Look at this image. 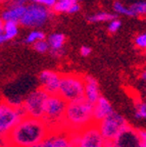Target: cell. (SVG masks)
<instances>
[{
    "label": "cell",
    "instance_id": "obj_1",
    "mask_svg": "<svg viewBox=\"0 0 146 147\" xmlns=\"http://www.w3.org/2000/svg\"><path fill=\"white\" fill-rule=\"evenodd\" d=\"M50 129L41 117L25 115L8 134L5 140L9 146L33 147L50 134Z\"/></svg>",
    "mask_w": 146,
    "mask_h": 147
},
{
    "label": "cell",
    "instance_id": "obj_2",
    "mask_svg": "<svg viewBox=\"0 0 146 147\" xmlns=\"http://www.w3.org/2000/svg\"><path fill=\"white\" fill-rule=\"evenodd\" d=\"M94 123L93 103L84 97L66 102L64 129L69 132H76Z\"/></svg>",
    "mask_w": 146,
    "mask_h": 147
},
{
    "label": "cell",
    "instance_id": "obj_3",
    "mask_svg": "<svg viewBox=\"0 0 146 147\" xmlns=\"http://www.w3.org/2000/svg\"><path fill=\"white\" fill-rule=\"evenodd\" d=\"M66 101L59 94H49L46 100L41 119L47 124L50 131L64 129Z\"/></svg>",
    "mask_w": 146,
    "mask_h": 147
},
{
    "label": "cell",
    "instance_id": "obj_4",
    "mask_svg": "<svg viewBox=\"0 0 146 147\" xmlns=\"http://www.w3.org/2000/svg\"><path fill=\"white\" fill-rule=\"evenodd\" d=\"M23 117H25V113L21 105H14L8 101H1L0 102V138L5 139Z\"/></svg>",
    "mask_w": 146,
    "mask_h": 147
},
{
    "label": "cell",
    "instance_id": "obj_5",
    "mask_svg": "<svg viewBox=\"0 0 146 147\" xmlns=\"http://www.w3.org/2000/svg\"><path fill=\"white\" fill-rule=\"evenodd\" d=\"M95 124L106 141H114L122 132L130 126L128 121L116 111Z\"/></svg>",
    "mask_w": 146,
    "mask_h": 147
},
{
    "label": "cell",
    "instance_id": "obj_6",
    "mask_svg": "<svg viewBox=\"0 0 146 147\" xmlns=\"http://www.w3.org/2000/svg\"><path fill=\"white\" fill-rule=\"evenodd\" d=\"M68 101L84 97V77L77 74L62 75L58 93Z\"/></svg>",
    "mask_w": 146,
    "mask_h": 147
},
{
    "label": "cell",
    "instance_id": "obj_7",
    "mask_svg": "<svg viewBox=\"0 0 146 147\" xmlns=\"http://www.w3.org/2000/svg\"><path fill=\"white\" fill-rule=\"evenodd\" d=\"M71 139L75 147H104L106 143L95 123L80 131L71 132Z\"/></svg>",
    "mask_w": 146,
    "mask_h": 147
},
{
    "label": "cell",
    "instance_id": "obj_8",
    "mask_svg": "<svg viewBox=\"0 0 146 147\" xmlns=\"http://www.w3.org/2000/svg\"><path fill=\"white\" fill-rule=\"evenodd\" d=\"M51 18L50 8H47L36 3L26 5L25 12L18 24L23 27L30 29H39L43 27Z\"/></svg>",
    "mask_w": 146,
    "mask_h": 147
},
{
    "label": "cell",
    "instance_id": "obj_9",
    "mask_svg": "<svg viewBox=\"0 0 146 147\" xmlns=\"http://www.w3.org/2000/svg\"><path fill=\"white\" fill-rule=\"evenodd\" d=\"M48 95L49 94L44 91L42 88H38L34 91H31L25 97L21 105L25 113V115L33 117H42Z\"/></svg>",
    "mask_w": 146,
    "mask_h": 147
},
{
    "label": "cell",
    "instance_id": "obj_10",
    "mask_svg": "<svg viewBox=\"0 0 146 147\" xmlns=\"http://www.w3.org/2000/svg\"><path fill=\"white\" fill-rule=\"evenodd\" d=\"M62 75L52 69H44L39 74L38 80L40 87L48 94H56L59 89Z\"/></svg>",
    "mask_w": 146,
    "mask_h": 147
},
{
    "label": "cell",
    "instance_id": "obj_11",
    "mask_svg": "<svg viewBox=\"0 0 146 147\" xmlns=\"http://www.w3.org/2000/svg\"><path fill=\"white\" fill-rule=\"evenodd\" d=\"M114 147H142L138 130L129 126L112 141Z\"/></svg>",
    "mask_w": 146,
    "mask_h": 147
},
{
    "label": "cell",
    "instance_id": "obj_12",
    "mask_svg": "<svg viewBox=\"0 0 146 147\" xmlns=\"http://www.w3.org/2000/svg\"><path fill=\"white\" fill-rule=\"evenodd\" d=\"M112 113H114L112 105L105 97L100 96L93 103V117L95 123L103 119Z\"/></svg>",
    "mask_w": 146,
    "mask_h": 147
},
{
    "label": "cell",
    "instance_id": "obj_13",
    "mask_svg": "<svg viewBox=\"0 0 146 147\" xmlns=\"http://www.w3.org/2000/svg\"><path fill=\"white\" fill-rule=\"evenodd\" d=\"M99 83L92 76H84V98L94 103L100 97Z\"/></svg>",
    "mask_w": 146,
    "mask_h": 147
},
{
    "label": "cell",
    "instance_id": "obj_14",
    "mask_svg": "<svg viewBox=\"0 0 146 147\" xmlns=\"http://www.w3.org/2000/svg\"><path fill=\"white\" fill-rule=\"evenodd\" d=\"M81 6L78 0H56L52 10L55 13L74 14L80 11Z\"/></svg>",
    "mask_w": 146,
    "mask_h": 147
},
{
    "label": "cell",
    "instance_id": "obj_15",
    "mask_svg": "<svg viewBox=\"0 0 146 147\" xmlns=\"http://www.w3.org/2000/svg\"><path fill=\"white\" fill-rule=\"evenodd\" d=\"M26 5L18 4H7L2 10L0 16L4 22H16L18 23L25 12Z\"/></svg>",
    "mask_w": 146,
    "mask_h": 147
},
{
    "label": "cell",
    "instance_id": "obj_16",
    "mask_svg": "<svg viewBox=\"0 0 146 147\" xmlns=\"http://www.w3.org/2000/svg\"><path fill=\"white\" fill-rule=\"evenodd\" d=\"M46 41L49 44L50 50H59L64 48V42H66V36L62 33H52L47 37Z\"/></svg>",
    "mask_w": 146,
    "mask_h": 147
},
{
    "label": "cell",
    "instance_id": "obj_17",
    "mask_svg": "<svg viewBox=\"0 0 146 147\" xmlns=\"http://www.w3.org/2000/svg\"><path fill=\"white\" fill-rule=\"evenodd\" d=\"M2 33L5 35L7 41L14 40L20 33V24L16 22H5Z\"/></svg>",
    "mask_w": 146,
    "mask_h": 147
},
{
    "label": "cell",
    "instance_id": "obj_18",
    "mask_svg": "<svg viewBox=\"0 0 146 147\" xmlns=\"http://www.w3.org/2000/svg\"><path fill=\"white\" fill-rule=\"evenodd\" d=\"M116 14L112 13V12H108V11H98V12H95V13H92L90 16H88L87 20L88 22L90 23H105V22H110L114 18H116Z\"/></svg>",
    "mask_w": 146,
    "mask_h": 147
},
{
    "label": "cell",
    "instance_id": "obj_19",
    "mask_svg": "<svg viewBox=\"0 0 146 147\" xmlns=\"http://www.w3.org/2000/svg\"><path fill=\"white\" fill-rule=\"evenodd\" d=\"M43 39H46L45 33L43 31L39 30V29H32L27 34V36L24 38V43L33 45L37 41H40V40H43Z\"/></svg>",
    "mask_w": 146,
    "mask_h": 147
},
{
    "label": "cell",
    "instance_id": "obj_20",
    "mask_svg": "<svg viewBox=\"0 0 146 147\" xmlns=\"http://www.w3.org/2000/svg\"><path fill=\"white\" fill-rule=\"evenodd\" d=\"M112 9H114V11L118 14H123V16H130V18H132V16L134 18L135 16L132 9H131L130 7L124 5L123 3L120 2V1H114V4H112Z\"/></svg>",
    "mask_w": 146,
    "mask_h": 147
},
{
    "label": "cell",
    "instance_id": "obj_21",
    "mask_svg": "<svg viewBox=\"0 0 146 147\" xmlns=\"http://www.w3.org/2000/svg\"><path fill=\"white\" fill-rule=\"evenodd\" d=\"M135 117L137 119H146V103L140 99L135 102Z\"/></svg>",
    "mask_w": 146,
    "mask_h": 147
},
{
    "label": "cell",
    "instance_id": "obj_22",
    "mask_svg": "<svg viewBox=\"0 0 146 147\" xmlns=\"http://www.w3.org/2000/svg\"><path fill=\"white\" fill-rule=\"evenodd\" d=\"M130 8L133 10L135 16H146V0H141V1L133 3L130 6Z\"/></svg>",
    "mask_w": 146,
    "mask_h": 147
},
{
    "label": "cell",
    "instance_id": "obj_23",
    "mask_svg": "<svg viewBox=\"0 0 146 147\" xmlns=\"http://www.w3.org/2000/svg\"><path fill=\"white\" fill-rule=\"evenodd\" d=\"M33 48H34V50L36 51V52L41 53V54L49 52V50H50L49 44H48V42L46 41V39L37 41L36 43L33 44Z\"/></svg>",
    "mask_w": 146,
    "mask_h": 147
},
{
    "label": "cell",
    "instance_id": "obj_24",
    "mask_svg": "<svg viewBox=\"0 0 146 147\" xmlns=\"http://www.w3.org/2000/svg\"><path fill=\"white\" fill-rule=\"evenodd\" d=\"M121 27H122V22L116 18H114V20H112V21L108 22L107 31L110 33H112V34H114V33L118 32V31L121 29Z\"/></svg>",
    "mask_w": 146,
    "mask_h": 147
},
{
    "label": "cell",
    "instance_id": "obj_25",
    "mask_svg": "<svg viewBox=\"0 0 146 147\" xmlns=\"http://www.w3.org/2000/svg\"><path fill=\"white\" fill-rule=\"evenodd\" d=\"M135 45L140 49H145L146 50V33H142L136 36L134 40Z\"/></svg>",
    "mask_w": 146,
    "mask_h": 147
},
{
    "label": "cell",
    "instance_id": "obj_26",
    "mask_svg": "<svg viewBox=\"0 0 146 147\" xmlns=\"http://www.w3.org/2000/svg\"><path fill=\"white\" fill-rule=\"evenodd\" d=\"M30 1H32L33 3H36V4L45 6L47 8H52L56 0H30Z\"/></svg>",
    "mask_w": 146,
    "mask_h": 147
},
{
    "label": "cell",
    "instance_id": "obj_27",
    "mask_svg": "<svg viewBox=\"0 0 146 147\" xmlns=\"http://www.w3.org/2000/svg\"><path fill=\"white\" fill-rule=\"evenodd\" d=\"M92 52V49L90 48L89 46L83 45L82 47L80 48V54L82 55L83 57H88Z\"/></svg>",
    "mask_w": 146,
    "mask_h": 147
},
{
    "label": "cell",
    "instance_id": "obj_28",
    "mask_svg": "<svg viewBox=\"0 0 146 147\" xmlns=\"http://www.w3.org/2000/svg\"><path fill=\"white\" fill-rule=\"evenodd\" d=\"M33 147H54L52 144V142L50 141V139H49V137H46V139H44L43 141H42L41 143H39V144L35 145V146Z\"/></svg>",
    "mask_w": 146,
    "mask_h": 147
},
{
    "label": "cell",
    "instance_id": "obj_29",
    "mask_svg": "<svg viewBox=\"0 0 146 147\" xmlns=\"http://www.w3.org/2000/svg\"><path fill=\"white\" fill-rule=\"evenodd\" d=\"M49 52H50V54L52 55L53 57H55V58L62 57V55L64 54V49H59V50H49Z\"/></svg>",
    "mask_w": 146,
    "mask_h": 147
},
{
    "label": "cell",
    "instance_id": "obj_30",
    "mask_svg": "<svg viewBox=\"0 0 146 147\" xmlns=\"http://www.w3.org/2000/svg\"><path fill=\"white\" fill-rule=\"evenodd\" d=\"M138 134L142 144H146V130H138Z\"/></svg>",
    "mask_w": 146,
    "mask_h": 147
},
{
    "label": "cell",
    "instance_id": "obj_31",
    "mask_svg": "<svg viewBox=\"0 0 146 147\" xmlns=\"http://www.w3.org/2000/svg\"><path fill=\"white\" fill-rule=\"evenodd\" d=\"M6 42H7L6 37H5V35L1 32L0 33V45H3V44H5Z\"/></svg>",
    "mask_w": 146,
    "mask_h": 147
},
{
    "label": "cell",
    "instance_id": "obj_32",
    "mask_svg": "<svg viewBox=\"0 0 146 147\" xmlns=\"http://www.w3.org/2000/svg\"><path fill=\"white\" fill-rule=\"evenodd\" d=\"M140 78H141V80L143 81V82L146 83V67L144 69H142L141 74H140Z\"/></svg>",
    "mask_w": 146,
    "mask_h": 147
},
{
    "label": "cell",
    "instance_id": "obj_33",
    "mask_svg": "<svg viewBox=\"0 0 146 147\" xmlns=\"http://www.w3.org/2000/svg\"><path fill=\"white\" fill-rule=\"evenodd\" d=\"M0 147H9V145L7 144L6 140L3 138H0Z\"/></svg>",
    "mask_w": 146,
    "mask_h": 147
},
{
    "label": "cell",
    "instance_id": "obj_34",
    "mask_svg": "<svg viewBox=\"0 0 146 147\" xmlns=\"http://www.w3.org/2000/svg\"><path fill=\"white\" fill-rule=\"evenodd\" d=\"M4 23H5V22L3 21L2 18L0 16V33H1V32H2V31H3V27H4Z\"/></svg>",
    "mask_w": 146,
    "mask_h": 147
},
{
    "label": "cell",
    "instance_id": "obj_35",
    "mask_svg": "<svg viewBox=\"0 0 146 147\" xmlns=\"http://www.w3.org/2000/svg\"><path fill=\"white\" fill-rule=\"evenodd\" d=\"M104 147H114V145H112V141H106Z\"/></svg>",
    "mask_w": 146,
    "mask_h": 147
},
{
    "label": "cell",
    "instance_id": "obj_36",
    "mask_svg": "<svg viewBox=\"0 0 146 147\" xmlns=\"http://www.w3.org/2000/svg\"><path fill=\"white\" fill-rule=\"evenodd\" d=\"M10 0H0V4H9Z\"/></svg>",
    "mask_w": 146,
    "mask_h": 147
},
{
    "label": "cell",
    "instance_id": "obj_37",
    "mask_svg": "<svg viewBox=\"0 0 146 147\" xmlns=\"http://www.w3.org/2000/svg\"><path fill=\"white\" fill-rule=\"evenodd\" d=\"M9 147H18V146H9Z\"/></svg>",
    "mask_w": 146,
    "mask_h": 147
},
{
    "label": "cell",
    "instance_id": "obj_38",
    "mask_svg": "<svg viewBox=\"0 0 146 147\" xmlns=\"http://www.w3.org/2000/svg\"><path fill=\"white\" fill-rule=\"evenodd\" d=\"M78 1H79V2H80V1H82V0H78Z\"/></svg>",
    "mask_w": 146,
    "mask_h": 147
},
{
    "label": "cell",
    "instance_id": "obj_39",
    "mask_svg": "<svg viewBox=\"0 0 146 147\" xmlns=\"http://www.w3.org/2000/svg\"><path fill=\"white\" fill-rule=\"evenodd\" d=\"M71 147H75V146H71Z\"/></svg>",
    "mask_w": 146,
    "mask_h": 147
},
{
    "label": "cell",
    "instance_id": "obj_40",
    "mask_svg": "<svg viewBox=\"0 0 146 147\" xmlns=\"http://www.w3.org/2000/svg\"><path fill=\"white\" fill-rule=\"evenodd\" d=\"M145 90H146V89H145Z\"/></svg>",
    "mask_w": 146,
    "mask_h": 147
}]
</instances>
